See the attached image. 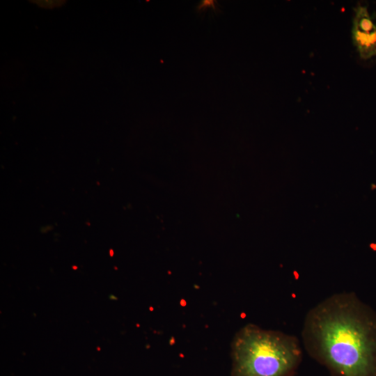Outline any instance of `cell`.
<instances>
[{
  "instance_id": "obj_1",
  "label": "cell",
  "mask_w": 376,
  "mask_h": 376,
  "mask_svg": "<svg viewBox=\"0 0 376 376\" xmlns=\"http://www.w3.org/2000/svg\"><path fill=\"white\" fill-rule=\"evenodd\" d=\"M301 338L331 376H376V313L354 293L331 295L311 308Z\"/></svg>"
},
{
  "instance_id": "obj_2",
  "label": "cell",
  "mask_w": 376,
  "mask_h": 376,
  "mask_svg": "<svg viewBox=\"0 0 376 376\" xmlns=\"http://www.w3.org/2000/svg\"><path fill=\"white\" fill-rule=\"evenodd\" d=\"M230 376H295L303 352L297 337L247 324L231 343Z\"/></svg>"
},
{
  "instance_id": "obj_3",
  "label": "cell",
  "mask_w": 376,
  "mask_h": 376,
  "mask_svg": "<svg viewBox=\"0 0 376 376\" xmlns=\"http://www.w3.org/2000/svg\"><path fill=\"white\" fill-rule=\"evenodd\" d=\"M352 36L362 59L376 56V24L366 6L359 5L354 8Z\"/></svg>"
}]
</instances>
